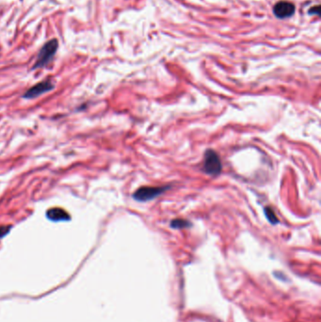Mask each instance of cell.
Here are the masks:
<instances>
[{
	"mask_svg": "<svg viewBox=\"0 0 321 322\" xmlns=\"http://www.w3.org/2000/svg\"><path fill=\"white\" fill-rule=\"evenodd\" d=\"M58 47H59V43L56 39L51 40V41H49L48 43H47L43 47V48L41 49L33 69L42 68L48 64L49 62L52 60V58L54 57V55L56 54Z\"/></svg>",
	"mask_w": 321,
	"mask_h": 322,
	"instance_id": "obj_1",
	"label": "cell"
},
{
	"mask_svg": "<svg viewBox=\"0 0 321 322\" xmlns=\"http://www.w3.org/2000/svg\"><path fill=\"white\" fill-rule=\"evenodd\" d=\"M223 169L219 155L214 150H208L205 154L204 171L209 176H218Z\"/></svg>",
	"mask_w": 321,
	"mask_h": 322,
	"instance_id": "obj_2",
	"label": "cell"
},
{
	"mask_svg": "<svg viewBox=\"0 0 321 322\" xmlns=\"http://www.w3.org/2000/svg\"><path fill=\"white\" fill-rule=\"evenodd\" d=\"M168 189L169 187H142L133 194V198L141 202L150 201L160 196Z\"/></svg>",
	"mask_w": 321,
	"mask_h": 322,
	"instance_id": "obj_3",
	"label": "cell"
},
{
	"mask_svg": "<svg viewBox=\"0 0 321 322\" xmlns=\"http://www.w3.org/2000/svg\"><path fill=\"white\" fill-rule=\"evenodd\" d=\"M54 89V84L51 81L47 80L40 82L31 88L25 95L24 97L28 99H33L36 97H40L48 92H50L51 90Z\"/></svg>",
	"mask_w": 321,
	"mask_h": 322,
	"instance_id": "obj_4",
	"label": "cell"
},
{
	"mask_svg": "<svg viewBox=\"0 0 321 322\" xmlns=\"http://www.w3.org/2000/svg\"><path fill=\"white\" fill-rule=\"evenodd\" d=\"M273 13L275 16L284 19L288 17L292 16L295 13V6L294 4L288 2V1H280L275 4L273 8Z\"/></svg>",
	"mask_w": 321,
	"mask_h": 322,
	"instance_id": "obj_5",
	"label": "cell"
},
{
	"mask_svg": "<svg viewBox=\"0 0 321 322\" xmlns=\"http://www.w3.org/2000/svg\"><path fill=\"white\" fill-rule=\"evenodd\" d=\"M47 216L49 220L53 222H67L71 220L70 215L64 209L59 208L49 209L47 212Z\"/></svg>",
	"mask_w": 321,
	"mask_h": 322,
	"instance_id": "obj_6",
	"label": "cell"
},
{
	"mask_svg": "<svg viewBox=\"0 0 321 322\" xmlns=\"http://www.w3.org/2000/svg\"><path fill=\"white\" fill-rule=\"evenodd\" d=\"M171 226L175 229H184V228H188L191 227L192 225L189 221L187 220H183V219H176L174 221H172L171 223Z\"/></svg>",
	"mask_w": 321,
	"mask_h": 322,
	"instance_id": "obj_7",
	"label": "cell"
},
{
	"mask_svg": "<svg viewBox=\"0 0 321 322\" xmlns=\"http://www.w3.org/2000/svg\"><path fill=\"white\" fill-rule=\"evenodd\" d=\"M265 214H266V217H267V219L269 220V222H270L271 224H273V225H276V224H278V223H279V221H278V218L276 217V215H275V212L273 211V209H272V208H270V207L266 208V209H265Z\"/></svg>",
	"mask_w": 321,
	"mask_h": 322,
	"instance_id": "obj_8",
	"label": "cell"
},
{
	"mask_svg": "<svg viewBox=\"0 0 321 322\" xmlns=\"http://www.w3.org/2000/svg\"><path fill=\"white\" fill-rule=\"evenodd\" d=\"M11 225H1L0 226V239L4 238L10 231H11Z\"/></svg>",
	"mask_w": 321,
	"mask_h": 322,
	"instance_id": "obj_9",
	"label": "cell"
},
{
	"mask_svg": "<svg viewBox=\"0 0 321 322\" xmlns=\"http://www.w3.org/2000/svg\"><path fill=\"white\" fill-rule=\"evenodd\" d=\"M309 14L310 15H317V16H320L321 15V6H316V7H313L309 10Z\"/></svg>",
	"mask_w": 321,
	"mask_h": 322,
	"instance_id": "obj_10",
	"label": "cell"
}]
</instances>
